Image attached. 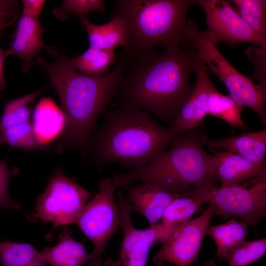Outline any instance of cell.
<instances>
[{"label":"cell","instance_id":"6da1fadb","mask_svg":"<svg viewBox=\"0 0 266 266\" xmlns=\"http://www.w3.org/2000/svg\"><path fill=\"white\" fill-rule=\"evenodd\" d=\"M194 49L172 46L158 53L125 48L117 55L122 72L113 97H118L119 108L145 109L172 124L193 90L189 78Z\"/></svg>","mask_w":266,"mask_h":266},{"label":"cell","instance_id":"7a4b0ae2","mask_svg":"<svg viewBox=\"0 0 266 266\" xmlns=\"http://www.w3.org/2000/svg\"><path fill=\"white\" fill-rule=\"evenodd\" d=\"M48 53L56 59L49 63L37 56L35 63L47 71L49 85L56 91L66 126L56 146L58 152L69 147L82 149L96 127L99 116L112 100L120 80L122 66L116 60L115 66L100 77L87 76L75 70L69 58L54 47Z\"/></svg>","mask_w":266,"mask_h":266},{"label":"cell","instance_id":"3957f363","mask_svg":"<svg viewBox=\"0 0 266 266\" xmlns=\"http://www.w3.org/2000/svg\"><path fill=\"white\" fill-rule=\"evenodd\" d=\"M102 114L101 127L84 146L99 168L116 162L131 170L141 168L180 135L159 126L143 110L118 108Z\"/></svg>","mask_w":266,"mask_h":266},{"label":"cell","instance_id":"277c9868","mask_svg":"<svg viewBox=\"0 0 266 266\" xmlns=\"http://www.w3.org/2000/svg\"><path fill=\"white\" fill-rule=\"evenodd\" d=\"M208 140L198 127L194 128L186 135L176 137L168 149L143 167L115 173L111 178L116 187L135 181H152L180 195L219 187L216 158L204 149Z\"/></svg>","mask_w":266,"mask_h":266},{"label":"cell","instance_id":"5b68a950","mask_svg":"<svg viewBox=\"0 0 266 266\" xmlns=\"http://www.w3.org/2000/svg\"><path fill=\"white\" fill-rule=\"evenodd\" d=\"M194 0H119L114 14L126 22L129 33L127 47L152 49L159 46L187 48V13Z\"/></svg>","mask_w":266,"mask_h":266},{"label":"cell","instance_id":"8992f818","mask_svg":"<svg viewBox=\"0 0 266 266\" xmlns=\"http://www.w3.org/2000/svg\"><path fill=\"white\" fill-rule=\"evenodd\" d=\"M186 37L192 43L200 59L226 86L229 96L242 106L253 110L266 126V86L255 84L235 68L223 56L217 43L206 31L198 29L192 20L187 22Z\"/></svg>","mask_w":266,"mask_h":266},{"label":"cell","instance_id":"52a82bcc","mask_svg":"<svg viewBox=\"0 0 266 266\" xmlns=\"http://www.w3.org/2000/svg\"><path fill=\"white\" fill-rule=\"evenodd\" d=\"M96 194L80 186L58 168L52 174L45 190L37 197L35 210L27 215L28 219L33 223L39 220L51 222L53 230L75 224Z\"/></svg>","mask_w":266,"mask_h":266},{"label":"cell","instance_id":"ba28073f","mask_svg":"<svg viewBox=\"0 0 266 266\" xmlns=\"http://www.w3.org/2000/svg\"><path fill=\"white\" fill-rule=\"evenodd\" d=\"M99 191L86 204L75 223L92 241L93 250L85 266H102V257L108 240L119 226L117 188L111 178L100 182Z\"/></svg>","mask_w":266,"mask_h":266},{"label":"cell","instance_id":"9c48e42d","mask_svg":"<svg viewBox=\"0 0 266 266\" xmlns=\"http://www.w3.org/2000/svg\"><path fill=\"white\" fill-rule=\"evenodd\" d=\"M213 215L238 218L248 225H257L266 215V176L256 177L237 185L217 187L208 201Z\"/></svg>","mask_w":266,"mask_h":266},{"label":"cell","instance_id":"30bf717a","mask_svg":"<svg viewBox=\"0 0 266 266\" xmlns=\"http://www.w3.org/2000/svg\"><path fill=\"white\" fill-rule=\"evenodd\" d=\"M214 216L209 205L199 217L190 219L171 229L153 262H165L174 266L190 265L198 260L203 239Z\"/></svg>","mask_w":266,"mask_h":266},{"label":"cell","instance_id":"8fae6325","mask_svg":"<svg viewBox=\"0 0 266 266\" xmlns=\"http://www.w3.org/2000/svg\"><path fill=\"white\" fill-rule=\"evenodd\" d=\"M204 10L207 26L206 32L217 43L231 45L250 42L266 47V40L256 33L241 18L237 11L224 0H197Z\"/></svg>","mask_w":266,"mask_h":266},{"label":"cell","instance_id":"7c38bea8","mask_svg":"<svg viewBox=\"0 0 266 266\" xmlns=\"http://www.w3.org/2000/svg\"><path fill=\"white\" fill-rule=\"evenodd\" d=\"M118 200L119 226L124 234L119 259L122 266H146L151 247L162 243L167 232L161 223L143 230L135 228L131 220L133 210L128 200L120 194Z\"/></svg>","mask_w":266,"mask_h":266},{"label":"cell","instance_id":"4fadbf2b","mask_svg":"<svg viewBox=\"0 0 266 266\" xmlns=\"http://www.w3.org/2000/svg\"><path fill=\"white\" fill-rule=\"evenodd\" d=\"M194 72L196 81L192 93L170 127L179 135L201 125L204 117L208 114V96L212 83L208 74L207 66L197 53Z\"/></svg>","mask_w":266,"mask_h":266},{"label":"cell","instance_id":"5bb4252c","mask_svg":"<svg viewBox=\"0 0 266 266\" xmlns=\"http://www.w3.org/2000/svg\"><path fill=\"white\" fill-rule=\"evenodd\" d=\"M123 187L133 210L141 214L151 226L158 223L169 203L182 195L170 192L152 181H143L140 185H127Z\"/></svg>","mask_w":266,"mask_h":266},{"label":"cell","instance_id":"9a60e30c","mask_svg":"<svg viewBox=\"0 0 266 266\" xmlns=\"http://www.w3.org/2000/svg\"><path fill=\"white\" fill-rule=\"evenodd\" d=\"M46 30L38 19L22 14L14 33L10 35L7 56L16 55L23 61L22 71L27 73L33 64V59L47 48L42 39Z\"/></svg>","mask_w":266,"mask_h":266},{"label":"cell","instance_id":"2e32d148","mask_svg":"<svg viewBox=\"0 0 266 266\" xmlns=\"http://www.w3.org/2000/svg\"><path fill=\"white\" fill-rule=\"evenodd\" d=\"M210 149L223 148L256 165L266 166V130L208 140Z\"/></svg>","mask_w":266,"mask_h":266},{"label":"cell","instance_id":"e0dca14e","mask_svg":"<svg viewBox=\"0 0 266 266\" xmlns=\"http://www.w3.org/2000/svg\"><path fill=\"white\" fill-rule=\"evenodd\" d=\"M220 187L238 185L249 179L266 176V166L252 163L231 152H214Z\"/></svg>","mask_w":266,"mask_h":266},{"label":"cell","instance_id":"ac0fdd59","mask_svg":"<svg viewBox=\"0 0 266 266\" xmlns=\"http://www.w3.org/2000/svg\"><path fill=\"white\" fill-rule=\"evenodd\" d=\"M66 118L61 108L49 97L41 99L32 116V127L38 141L48 144L61 136L66 126Z\"/></svg>","mask_w":266,"mask_h":266},{"label":"cell","instance_id":"d6986e66","mask_svg":"<svg viewBox=\"0 0 266 266\" xmlns=\"http://www.w3.org/2000/svg\"><path fill=\"white\" fill-rule=\"evenodd\" d=\"M80 20L87 31L89 47L113 50L119 46L127 47L129 31L125 21L119 16L114 14L109 22L102 25L92 23L87 18Z\"/></svg>","mask_w":266,"mask_h":266},{"label":"cell","instance_id":"ffe728a7","mask_svg":"<svg viewBox=\"0 0 266 266\" xmlns=\"http://www.w3.org/2000/svg\"><path fill=\"white\" fill-rule=\"evenodd\" d=\"M217 187L200 189L173 199L161 218V223L167 234L173 228L190 219L203 204L208 202Z\"/></svg>","mask_w":266,"mask_h":266},{"label":"cell","instance_id":"44dd1931","mask_svg":"<svg viewBox=\"0 0 266 266\" xmlns=\"http://www.w3.org/2000/svg\"><path fill=\"white\" fill-rule=\"evenodd\" d=\"M72 230L66 228L58 236V243L46 247L40 252L51 266H82L86 264L90 254L84 245L71 236Z\"/></svg>","mask_w":266,"mask_h":266},{"label":"cell","instance_id":"7402d4cb","mask_svg":"<svg viewBox=\"0 0 266 266\" xmlns=\"http://www.w3.org/2000/svg\"><path fill=\"white\" fill-rule=\"evenodd\" d=\"M248 224L233 218L227 222L209 226L206 234L211 237L216 246V256L226 261L229 253L244 242L248 235Z\"/></svg>","mask_w":266,"mask_h":266},{"label":"cell","instance_id":"603a6c76","mask_svg":"<svg viewBox=\"0 0 266 266\" xmlns=\"http://www.w3.org/2000/svg\"><path fill=\"white\" fill-rule=\"evenodd\" d=\"M113 50L99 49L89 47L80 55L69 58L70 64L77 71L92 77L102 76L109 72L116 61Z\"/></svg>","mask_w":266,"mask_h":266},{"label":"cell","instance_id":"cb8c5ba5","mask_svg":"<svg viewBox=\"0 0 266 266\" xmlns=\"http://www.w3.org/2000/svg\"><path fill=\"white\" fill-rule=\"evenodd\" d=\"M0 262L2 266H47L40 252L26 243L5 240L0 242Z\"/></svg>","mask_w":266,"mask_h":266},{"label":"cell","instance_id":"d4e9b609","mask_svg":"<svg viewBox=\"0 0 266 266\" xmlns=\"http://www.w3.org/2000/svg\"><path fill=\"white\" fill-rule=\"evenodd\" d=\"M207 107L208 114L221 119L232 127L249 128L242 119L243 106L235 101L229 95L220 93L212 83L209 87Z\"/></svg>","mask_w":266,"mask_h":266},{"label":"cell","instance_id":"484cf974","mask_svg":"<svg viewBox=\"0 0 266 266\" xmlns=\"http://www.w3.org/2000/svg\"><path fill=\"white\" fill-rule=\"evenodd\" d=\"M46 87L5 101L0 118V131L10 126L30 121L32 106L36 98L40 95Z\"/></svg>","mask_w":266,"mask_h":266},{"label":"cell","instance_id":"4316f807","mask_svg":"<svg viewBox=\"0 0 266 266\" xmlns=\"http://www.w3.org/2000/svg\"><path fill=\"white\" fill-rule=\"evenodd\" d=\"M243 20L262 38L266 40V0H233Z\"/></svg>","mask_w":266,"mask_h":266},{"label":"cell","instance_id":"83f0119b","mask_svg":"<svg viewBox=\"0 0 266 266\" xmlns=\"http://www.w3.org/2000/svg\"><path fill=\"white\" fill-rule=\"evenodd\" d=\"M5 144L27 150L42 149L45 146L36 139L30 121L12 126L1 131Z\"/></svg>","mask_w":266,"mask_h":266},{"label":"cell","instance_id":"f1b7e54d","mask_svg":"<svg viewBox=\"0 0 266 266\" xmlns=\"http://www.w3.org/2000/svg\"><path fill=\"white\" fill-rule=\"evenodd\" d=\"M266 253V238L245 241L229 253L226 261L228 266H247L258 261Z\"/></svg>","mask_w":266,"mask_h":266},{"label":"cell","instance_id":"f546056e","mask_svg":"<svg viewBox=\"0 0 266 266\" xmlns=\"http://www.w3.org/2000/svg\"><path fill=\"white\" fill-rule=\"evenodd\" d=\"M105 7V2L102 0H64L61 6L53 8L52 12L60 20L66 19L70 14L82 19L87 18L93 11L103 12Z\"/></svg>","mask_w":266,"mask_h":266},{"label":"cell","instance_id":"4dcf8cb0","mask_svg":"<svg viewBox=\"0 0 266 266\" xmlns=\"http://www.w3.org/2000/svg\"><path fill=\"white\" fill-rule=\"evenodd\" d=\"M18 172V168L14 166L9 168L7 159L0 160V206L9 211L20 210L21 208L20 204L11 198L8 191L11 179Z\"/></svg>","mask_w":266,"mask_h":266},{"label":"cell","instance_id":"1f68e13d","mask_svg":"<svg viewBox=\"0 0 266 266\" xmlns=\"http://www.w3.org/2000/svg\"><path fill=\"white\" fill-rule=\"evenodd\" d=\"M19 8L17 0H0V32L17 20Z\"/></svg>","mask_w":266,"mask_h":266},{"label":"cell","instance_id":"d6a6232c","mask_svg":"<svg viewBox=\"0 0 266 266\" xmlns=\"http://www.w3.org/2000/svg\"><path fill=\"white\" fill-rule=\"evenodd\" d=\"M22 14L39 19L46 1L44 0H22Z\"/></svg>","mask_w":266,"mask_h":266},{"label":"cell","instance_id":"836d02e7","mask_svg":"<svg viewBox=\"0 0 266 266\" xmlns=\"http://www.w3.org/2000/svg\"><path fill=\"white\" fill-rule=\"evenodd\" d=\"M6 50L0 46V91H4L7 87V83L4 77L3 68L5 58L7 57Z\"/></svg>","mask_w":266,"mask_h":266},{"label":"cell","instance_id":"e575fe53","mask_svg":"<svg viewBox=\"0 0 266 266\" xmlns=\"http://www.w3.org/2000/svg\"><path fill=\"white\" fill-rule=\"evenodd\" d=\"M104 266H122V264L119 259L114 260L111 259H108L104 263Z\"/></svg>","mask_w":266,"mask_h":266},{"label":"cell","instance_id":"d590c367","mask_svg":"<svg viewBox=\"0 0 266 266\" xmlns=\"http://www.w3.org/2000/svg\"><path fill=\"white\" fill-rule=\"evenodd\" d=\"M193 266L191 265H185V266ZM203 266H215V262L214 259L211 260L210 261L205 263Z\"/></svg>","mask_w":266,"mask_h":266},{"label":"cell","instance_id":"8d00e7d4","mask_svg":"<svg viewBox=\"0 0 266 266\" xmlns=\"http://www.w3.org/2000/svg\"><path fill=\"white\" fill-rule=\"evenodd\" d=\"M155 266H166L165 263L159 262H153Z\"/></svg>","mask_w":266,"mask_h":266},{"label":"cell","instance_id":"74e56055","mask_svg":"<svg viewBox=\"0 0 266 266\" xmlns=\"http://www.w3.org/2000/svg\"><path fill=\"white\" fill-rule=\"evenodd\" d=\"M1 144H5V142L3 137H2L1 134H0V145H1Z\"/></svg>","mask_w":266,"mask_h":266},{"label":"cell","instance_id":"f35d334b","mask_svg":"<svg viewBox=\"0 0 266 266\" xmlns=\"http://www.w3.org/2000/svg\"><path fill=\"white\" fill-rule=\"evenodd\" d=\"M0 266H2L1 265V264H0Z\"/></svg>","mask_w":266,"mask_h":266}]
</instances>
